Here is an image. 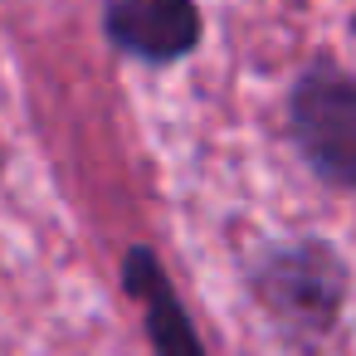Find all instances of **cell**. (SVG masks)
<instances>
[{"mask_svg": "<svg viewBox=\"0 0 356 356\" xmlns=\"http://www.w3.org/2000/svg\"><path fill=\"white\" fill-rule=\"evenodd\" d=\"M127 288L142 302V322H147V337H152L156 356H205V346H200V337H195L176 288L166 283L161 264L147 249L127 254Z\"/></svg>", "mask_w": 356, "mask_h": 356, "instance_id": "277c9868", "label": "cell"}, {"mask_svg": "<svg viewBox=\"0 0 356 356\" xmlns=\"http://www.w3.org/2000/svg\"><path fill=\"white\" fill-rule=\"evenodd\" d=\"M249 293L288 346L317 351L341 322L346 264L322 239H288L259 254L249 268Z\"/></svg>", "mask_w": 356, "mask_h": 356, "instance_id": "6da1fadb", "label": "cell"}, {"mask_svg": "<svg viewBox=\"0 0 356 356\" xmlns=\"http://www.w3.org/2000/svg\"><path fill=\"white\" fill-rule=\"evenodd\" d=\"M108 40L147 64H176L200 44L195 0H108Z\"/></svg>", "mask_w": 356, "mask_h": 356, "instance_id": "3957f363", "label": "cell"}, {"mask_svg": "<svg viewBox=\"0 0 356 356\" xmlns=\"http://www.w3.org/2000/svg\"><path fill=\"white\" fill-rule=\"evenodd\" d=\"M288 132L302 161L341 191H356V79L341 69H307L288 98Z\"/></svg>", "mask_w": 356, "mask_h": 356, "instance_id": "7a4b0ae2", "label": "cell"}]
</instances>
